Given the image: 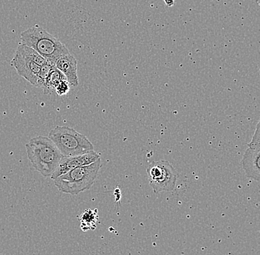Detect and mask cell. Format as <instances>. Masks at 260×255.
I'll list each match as a JSON object with an SVG mask.
<instances>
[{"label":"cell","instance_id":"obj_1","mask_svg":"<svg viewBox=\"0 0 260 255\" xmlns=\"http://www.w3.org/2000/svg\"><path fill=\"white\" fill-rule=\"evenodd\" d=\"M25 148L34 168L43 176H51L62 157L53 141L46 136H37L30 139Z\"/></svg>","mask_w":260,"mask_h":255},{"label":"cell","instance_id":"obj_2","mask_svg":"<svg viewBox=\"0 0 260 255\" xmlns=\"http://www.w3.org/2000/svg\"><path fill=\"white\" fill-rule=\"evenodd\" d=\"M21 42V44L34 49L52 64H54L57 58L60 56L70 53L69 50L64 44L40 25L34 26L22 32Z\"/></svg>","mask_w":260,"mask_h":255},{"label":"cell","instance_id":"obj_3","mask_svg":"<svg viewBox=\"0 0 260 255\" xmlns=\"http://www.w3.org/2000/svg\"><path fill=\"white\" fill-rule=\"evenodd\" d=\"M102 167L101 158L93 163L69 170L53 179L58 191L68 194L77 195L92 186Z\"/></svg>","mask_w":260,"mask_h":255},{"label":"cell","instance_id":"obj_4","mask_svg":"<svg viewBox=\"0 0 260 255\" xmlns=\"http://www.w3.org/2000/svg\"><path fill=\"white\" fill-rule=\"evenodd\" d=\"M48 138L56 144L62 157L83 155L94 149L87 136L67 126H56L50 131Z\"/></svg>","mask_w":260,"mask_h":255},{"label":"cell","instance_id":"obj_5","mask_svg":"<svg viewBox=\"0 0 260 255\" xmlns=\"http://www.w3.org/2000/svg\"><path fill=\"white\" fill-rule=\"evenodd\" d=\"M46 62V60L34 49L23 44H19L11 65L16 69L18 75L37 87L41 66Z\"/></svg>","mask_w":260,"mask_h":255},{"label":"cell","instance_id":"obj_6","mask_svg":"<svg viewBox=\"0 0 260 255\" xmlns=\"http://www.w3.org/2000/svg\"><path fill=\"white\" fill-rule=\"evenodd\" d=\"M149 185L154 193L172 191L175 188L178 173L168 161L152 162L146 170Z\"/></svg>","mask_w":260,"mask_h":255},{"label":"cell","instance_id":"obj_7","mask_svg":"<svg viewBox=\"0 0 260 255\" xmlns=\"http://www.w3.org/2000/svg\"><path fill=\"white\" fill-rule=\"evenodd\" d=\"M259 160L260 131L259 123H258L251 142L248 144V149L245 151L242 160V165L247 177L256 181L260 179Z\"/></svg>","mask_w":260,"mask_h":255},{"label":"cell","instance_id":"obj_8","mask_svg":"<svg viewBox=\"0 0 260 255\" xmlns=\"http://www.w3.org/2000/svg\"><path fill=\"white\" fill-rule=\"evenodd\" d=\"M99 159H100V155L94 151L83 155L76 156V157H62L58 167L50 178L51 179H55L57 177L64 174L72 169L90 165Z\"/></svg>","mask_w":260,"mask_h":255},{"label":"cell","instance_id":"obj_9","mask_svg":"<svg viewBox=\"0 0 260 255\" xmlns=\"http://www.w3.org/2000/svg\"><path fill=\"white\" fill-rule=\"evenodd\" d=\"M54 65L57 69L64 75L70 85L72 87H77L79 85L77 61L71 53L57 58Z\"/></svg>","mask_w":260,"mask_h":255},{"label":"cell","instance_id":"obj_10","mask_svg":"<svg viewBox=\"0 0 260 255\" xmlns=\"http://www.w3.org/2000/svg\"><path fill=\"white\" fill-rule=\"evenodd\" d=\"M62 80H67L64 75L62 74L54 66L52 67L51 70L49 73L48 78L44 84L42 89H43L44 94L45 95H50L53 93L56 89L57 84Z\"/></svg>","mask_w":260,"mask_h":255},{"label":"cell","instance_id":"obj_11","mask_svg":"<svg viewBox=\"0 0 260 255\" xmlns=\"http://www.w3.org/2000/svg\"><path fill=\"white\" fill-rule=\"evenodd\" d=\"M81 230L84 232L95 230L99 220L97 209H86L81 215L79 216Z\"/></svg>","mask_w":260,"mask_h":255},{"label":"cell","instance_id":"obj_12","mask_svg":"<svg viewBox=\"0 0 260 255\" xmlns=\"http://www.w3.org/2000/svg\"><path fill=\"white\" fill-rule=\"evenodd\" d=\"M54 66V64H50V63L47 61L45 64L41 66L40 74L38 76V81H37V87L42 88L47 78H48L49 73L51 70L52 67Z\"/></svg>","mask_w":260,"mask_h":255},{"label":"cell","instance_id":"obj_13","mask_svg":"<svg viewBox=\"0 0 260 255\" xmlns=\"http://www.w3.org/2000/svg\"><path fill=\"white\" fill-rule=\"evenodd\" d=\"M71 90V85L67 80H62L60 81L56 87L55 91H56L57 95L63 96L67 95Z\"/></svg>","mask_w":260,"mask_h":255},{"label":"cell","instance_id":"obj_14","mask_svg":"<svg viewBox=\"0 0 260 255\" xmlns=\"http://www.w3.org/2000/svg\"><path fill=\"white\" fill-rule=\"evenodd\" d=\"M166 6L168 7H173L175 6V0H164Z\"/></svg>","mask_w":260,"mask_h":255}]
</instances>
